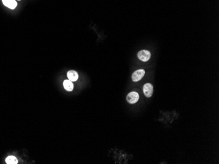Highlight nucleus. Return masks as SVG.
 I'll return each instance as SVG.
<instances>
[{"label":"nucleus","instance_id":"obj_4","mask_svg":"<svg viewBox=\"0 0 219 164\" xmlns=\"http://www.w3.org/2000/svg\"><path fill=\"white\" fill-rule=\"evenodd\" d=\"M143 92L147 97H150L153 94V85L150 83H146L143 87Z\"/></svg>","mask_w":219,"mask_h":164},{"label":"nucleus","instance_id":"obj_7","mask_svg":"<svg viewBox=\"0 0 219 164\" xmlns=\"http://www.w3.org/2000/svg\"><path fill=\"white\" fill-rule=\"evenodd\" d=\"M63 86L65 88V90L68 92L72 91L74 89V85L72 83V81H70V80H65L63 82Z\"/></svg>","mask_w":219,"mask_h":164},{"label":"nucleus","instance_id":"obj_8","mask_svg":"<svg viewBox=\"0 0 219 164\" xmlns=\"http://www.w3.org/2000/svg\"><path fill=\"white\" fill-rule=\"evenodd\" d=\"M6 163L7 164H16L18 163L17 159L13 156H9L6 158Z\"/></svg>","mask_w":219,"mask_h":164},{"label":"nucleus","instance_id":"obj_3","mask_svg":"<svg viewBox=\"0 0 219 164\" xmlns=\"http://www.w3.org/2000/svg\"><path fill=\"white\" fill-rule=\"evenodd\" d=\"M144 74L145 71L144 69L137 70L132 75V80L134 82L139 81L144 76Z\"/></svg>","mask_w":219,"mask_h":164},{"label":"nucleus","instance_id":"obj_2","mask_svg":"<svg viewBox=\"0 0 219 164\" xmlns=\"http://www.w3.org/2000/svg\"><path fill=\"white\" fill-rule=\"evenodd\" d=\"M151 54L150 51L146 50H142L138 52V59L142 61H147L150 58Z\"/></svg>","mask_w":219,"mask_h":164},{"label":"nucleus","instance_id":"obj_5","mask_svg":"<svg viewBox=\"0 0 219 164\" xmlns=\"http://www.w3.org/2000/svg\"><path fill=\"white\" fill-rule=\"evenodd\" d=\"M3 5L11 9H14L17 6V2L16 0H2Z\"/></svg>","mask_w":219,"mask_h":164},{"label":"nucleus","instance_id":"obj_6","mask_svg":"<svg viewBox=\"0 0 219 164\" xmlns=\"http://www.w3.org/2000/svg\"><path fill=\"white\" fill-rule=\"evenodd\" d=\"M67 76H68V78L70 81H72V82L76 81L79 77L78 73L75 72V71H74V70L69 71L68 73H67Z\"/></svg>","mask_w":219,"mask_h":164},{"label":"nucleus","instance_id":"obj_1","mask_svg":"<svg viewBox=\"0 0 219 164\" xmlns=\"http://www.w3.org/2000/svg\"><path fill=\"white\" fill-rule=\"evenodd\" d=\"M139 99V95L136 92H131L127 96V101L130 104L136 103Z\"/></svg>","mask_w":219,"mask_h":164}]
</instances>
